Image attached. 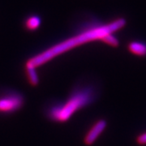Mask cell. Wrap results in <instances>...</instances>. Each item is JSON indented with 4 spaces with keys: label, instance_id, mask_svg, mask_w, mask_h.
Wrapping results in <instances>:
<instances>
[{
    "label": "cell",
    "instance_id": "1",
    "mask_svg": "<svg viewBox=\"0 0 146 146\" xmlns=\"http://www.w3.org/2000/svg\"><path fill=\"white\" fill-rule=\"evenodd\" d=\"M125 19L119 18L117 20L110 22L109 24L94 27L86 31L80 33L76 36H72L63 42L58 43L52 47L47 49L42 53L36 54L35 56L29 58L25 64L33 66L34 68H38L45 63H48L50 60L53 59L58 55H60L63 53L74 49L75 47L79 46L88 42L102 40L105 36L114 33L115 32L119 31L126 25Z\"/></svg>",
    "mask_w": 146,
    "mask_h": 146
},
{
    "label": "cell",
    "instance_id": "2",
    "mask_svg": "<svg viewBox=\"0 0 146 146\" xmlns=\"http://www.w3.org/2000/svg\"><path fill=\"white\" fill-rule=\"evenodd\" d=\"M96 98L93 87L85 86L75 90L66 102L54 106L48 110V117L53 121L64 123L71 119L76 112L91 104Z\"/></svg>",
    "mask_w": 146,
    "mask_h": 146
},
{
    "label": "cell",
    "instance_id": "3",
    "mask_svg": "<svg viewBox=\"0 0 146 146\" xmlns=\"http://www.w3.org/2000/svg\"><path fill=\"white\" fill-rule=\"evenodd\" d=\"M24 97L18 93H11L0 97V113L11 114L22 108Z\"/></svg>",
    "mask_w": 146,
    "mask_h": 146
},
{
    "label": "cell",
    "instance_id": "4",
    "mask_svg": "<svg viewBox=\"0 0 146 146\" xmlns=\"http://www.w3.org/2000/svg\"><path fill=\"white\" fill-rule=\"evenodd\" d=\"M107 126V123L105 119L98 120L90 129L88 131L86 135L84 138V144L85 145L90 146L94 144L95 141L98 140V138L101 136V134L105 131Z\"/></svg>",
    "mask_w": 146,
    "mask_h": 146
},
{
    "label": "cell",
    "instance_id": "5",
    "mask_svg": "<svg viewBox=\"0 0 146 146\" xmlns=\"http://www.w3.org/2000/svg\"><path fill=\"white\" fill-rule=\"evenodd\" d=\"M128 51L138 57L146 56V44L141 42H131L127 45Z\"/></svg>",
    "mask_w": 146,
    "mask_h": 146
},
{
    "label": "cell",
    "instance_id": "6",
    "mask_svg": "<svg viewBox=\"0 0 146 146\" xmlns=\"http://www.w3.org/2000/svg\"><path fill=\"white\" fill-rule=\"evenodd\" d=\"M25 69H26L27 77L29 80V82L32 86H36L39 83V77L36 73V68L25 64Z\"/></svg>",
    "mask_w": 146,
    "mask_h": 146
},
{
    "label": "cell",
    "instance_id": "7",
    "mask_svg": "<svg viewBox=\"0 0 146 146\" xmlns=\"http://www.w3.org/2000/svg\"><path fill=\"white\" fill-rule=\"evenodd\" d=\"M41 18L37 16H32L25 21V28L29 31H34L41 25Z\"/></svg>",
    "mask_w": 146,
    "mask_h": 146
},
{
    "label": "cell",
    "instance_id": "8",
    "mask_svg": "<svg viewBox=\"0 0 146 146\" xmlns=\"http://www.w3.org/2000/svg\"><path fill=\"white\" fill-rule=\"evenodd\" d=\"M101 42H102L105 44L108 45L112 47H118L119 46V41L117 37H115L113 33H110V34H108L106 36H105L102 40Z\"/></svg>",
    "mask_w": 146,
    "mask_h": 146
},
{
    "label": "cell",
    "instance_id": "9",
    "mask_svg": "<svg viewBox=\"0 0 146 146\" xmlns=\"http://www.w3.org/2000/svg\"><path fill=\"white\" fill-rule=\"evenodd\" d=\"M136 142L139 145H146V132L141 133L139 136H137L136 139Z\"/></svg>",
    "mask_w": 146,
    "mask_h": 146
}]
</instances>
